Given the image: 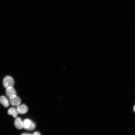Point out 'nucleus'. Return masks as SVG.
<instances>
[{
    "mask_svg": "<svg viewBox=\"0 0 135 135\" xmlns=\"http://www.w3.org/2000/svg\"><path fill=\"white\" fill-rule=\"evenodd\" d=\"M14 84V80L11 76H7L4 78L3 84L4 87L6 89L9 87H13Z\"/></svg>",
    "mask_w": 135,
    "mask_h": 135,
    "instance_id": "1",
    "label": "nucleus"
},
{
    "mask_svg": "<svg viewBox=\"0 0 135 135\" xmlns=\"http://www.w3.org/2000/svg\"><path fill=\"white\" fill-rule=\"evenodd\" d=\"M9 100L10 104L13 106H17L19 105L21 102L20 98L16 95H14L9 97Z\"/></svg>",
    "mask_w": 135,
    "mask_h": 135,
    "instance_id": "2",
    "label": "nucleus"
},
{
    "mask_svg": "<svg viewBox=\"0 0 135 135\" xmlns=\"http://www.w3.org/2000/svg\"><path fill=\"white\" fill-rule=\"evenodd\" d=\"M17 110L18 113L20 114H24L28 112V108L25 105L22 104L17 106Z\"/></svg>",
    "mask_w": 135,
    "mask_h": 135,
    "instance_id": "3",
    "label": "nucleus"
},
{
    "mask_svg": "<svg viewBox=\"0 0 135 135\" xmlns=\"http://www.w3.org/2000/svg\"><path fill=\"white\" fill-rule=\"evenodd\" d=\"M14 125L18 129L21 130L24 128L23 122L20 118L18 117L16 119L15 121Z\"/></svg>",
    "mask_w": 135,
    "mask_h": 135,
    "instance_id": "4",
    "label": "nucleus"
},
{
    "mask_svg": "<svg viewBox=\"0 0 135 135\" xmlns=\"http://www.w3.org/2000/svg\"><path fill=\"white\" fill-rule=\"evenodd\" d=\"M6 93L7 96L9 97L12 95H16V91L13 87H10L7 88Z\"/></svg>",
    "mask_w": 135,
    "mask_h": 135,
    "instance_id": "5",
    "label": "nucleus"
},
{
    "mask_svg": "<svg viewBox=\"0 0 135 135\" xmlns=\"http://www.w3.org/2000/svg\"><path fill=\"white\" fill-rule=\"evenodd\" d=\"M8 114L13 116V117L16 118L17 117L18 113L16 109L13 107L11 108L8 111Z\"/></svg>",
    "mask_w": 135,
    "mask_h": 135,
    "instance_id": "6",
    "label": "nucleus"
},
{
    "mask_svg": "<svg viewBox=\"0 0 135 135\" xmlns=\"http://www.w3.org/2000/svg\"><path fill=\"white\" fill-rule=\"evenodd\" d=\"M0 103L5 107L7 108L9 106V102L7 98L2 96L0 97Z\"/></svg>",
    "mask_w": 135,
    "mask_h": 135,
    "instance_id": "7",
    "label": "nucleus"
},
{
    "mask_svg": "<svg viewBox=\"0 0 135 135\" xmlns=\"http://www.w3.org/2000/svg\"><path fill=\"white\" fill-rule=\"evenodd\" d=\"M31 122L32 121L29 119L25 120L23 122L24 128L27 130L30 126Z\"/></svg>",
    "mask_w": 135,
    "mask_h": 135,
    "instance_id": "8",
    "label": "nucleus"
},
{
    "mask_svg": "<svg viewBox=\"0 0 135 135\" xmlns=\"http://www.w3.org/2000/svg\"><path fill=\"white\" fill-rule=\"evenodd\" d=\"M35 128V124L32 121L30 126L27 130L32 131L34 130Z\"/></svg>",
    "mask_w": 135,
    "mask_h": 135,
    "instance_id": "9",
    "label": "nucleus"
},
{
    "mask_svg": "<svg viewBox=\"0 0 135 135\" xmlns=\"http://www.w3.org/2000/svg\"><path fill=\"white\" fill-rule=\"evenodd\" d=\"M33 135H41V134L40 133L38 132H34L33 134Z\"/></svg>",
    "mask_w": 135,
    "mask_h": 135,
    "instance_id": "10",
    "label": "nucleus"
},
{
    "mask_svg": "<svg viewBox=\"0 0 135 135\" xmlns=\"http://www.w3.org/2000/svg\"><path fill=\"white\" fill-rule=\"evenodd\" d=\"M21 135H32L31 134H27V133H24V134H21Z\"/></svg>",
    "mask_w": 135,
    "mask_h": 135,
    "instance_id": "11",
    "label": "nucleus"
},
{
    "mask_svg": "<svg viewBox=\"0 0 135 135\" xmlns=\"http://www.w3.org/2000/svg\"><path fill=\"white\" fill-rule=\"evenodd\" d=\"M133 110L134 112H135V106H134L133 108Z\"/></svg>",
    "mask_w": 135,
    "mask_h": 135,
    "instance_id": "12",
    "label": "nucleus"
}]
</instances>
